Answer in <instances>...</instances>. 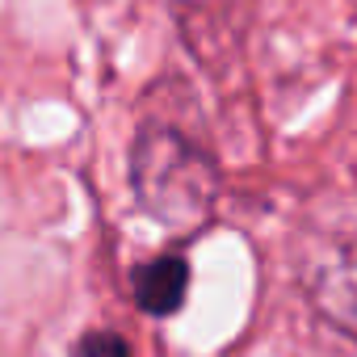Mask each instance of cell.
Masks as SVG:
<instances>
[{"label":"cell","mask_w":357,"mask_h":357,"mask_svg":"<svg viewBox=\"0 0 357 357\" xmlns=\"http://www.w3.org/2000/svg\"><path fill=\"white\" fill-rule=\"evenodd\" d=\"M130 194L147 219L176 236H194L215 219L223 176L215 155L176 126L147 122L130 143Z\"/></svg>","instance_id":"cell-1"},{"label":"cell","mask_w":357,"mask_h":357,"mask_svg":"<svg viewBox=\"0 0 357 357\" xmlns=\"http://www.w3.org/2000/svg\"><path fill=\"white\" fill-rule=\"evenodd\" d=\"M298 286L311 311L357 344V231L324 240L298 265Z\"/></svg>","instance_id":"cell-2"},{"label":"cell","mask_w":357,"mask_h":357,"mask_svg":"<svg viewBox=\"0 0 357 357\" xmlns=\"http://www.w3.org/2000/svg\"><path fill=\"white\" fill-rule=\"evenodd\" d=\"M130 290H135L139 311H147V315H172V311H181V303L190 294V261L176 257V252L143 261L135 269V278H130Z\"/></svg>","instance_id":"cell-3"},{"label":"cell","mask_w":357,"mask_h":357,"mask_svg":"<svg viewBox=\"0 0 357 357\" xmlns=\"http://www.w3.org/2000/svg\"><path fill=\"white\" fill-rule=\"evenodd\" d=\"M72 357H135V353L114 332H89V336H80V344H76Z\"/></svg>","instance_id":"cell-4"}]
</instances>
